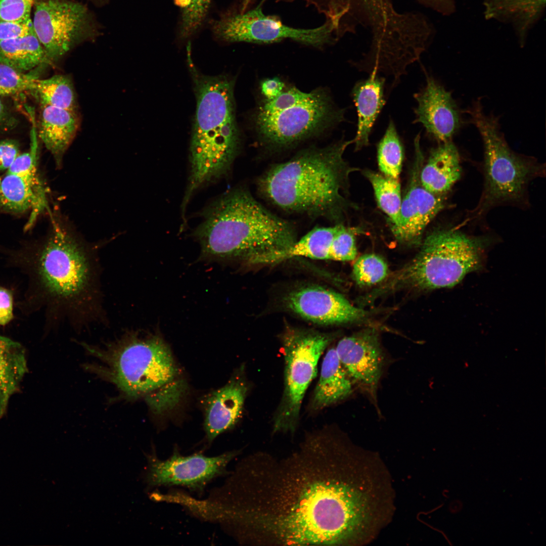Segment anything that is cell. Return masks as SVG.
<instances>
[{"label": "cell", "instance_id": "cell-1", "mask_svg": "<svg viewBox=\"0 0 546 546\" xmlns=\"http://www.w3.org/2000/svg\"><path fill=\"white\" fill-rule=\"evenodd\" d=\"M223 517L242 543L358 545L372 539L386 506L368 452L338 435L311 434L278 458L257 452L227 482Z\"/></svg>", "mask_w": 546, "mask_h": 546}, {"label": "cell", "instance_id": "cell-2", "mask_svg": "<svg viewBox=\"0 0 546 546\" xmlns=\"http://www.w3.org/2000/svg\"><path fill=\"white\" fill-rule=\"evenodd\" d=\"M353 139L321 149H309L271 166L258 179L262 196L290 212L323 217L341 223L349 202L350 174L358 170L344 159Z\"/></svg>", "mask_w": 546, "mask_h": 546}, {"label": "cell", "instance_id": "cell-3", "mask_svg": "<svg viewBox=\"0 0 546 546\" xmlns=\"http://www.w3.org/2000/svg\"><path fill=\"white\" fill-rule=\"evenodd\" d=\"M97 250L65 219L54 217L37 260L43 292L73 326L106 322Z\"/></svg>", "mask_w": 546, "mask_h": 546}, {"label": "cell", "instance_id": "cell-4", "mask_svg": "<svg viewBox=\"0 0 546 546\" xmlns=\"http://www.w3.org/2000/svg\"><path fill=\"white\" fill-rule=\"evenodd\" d=\"M202 218L194 235L208 259H243L250 263L286 250L296 241L290 223L271 213L243 189L216 199Z\"/></svg>", "mask_w": 546, "mask_h": 546}, {"label": "cell", "instance_id": "cell-5", "mask_svg": "<svg viewBox=\"0 0 546 546\" xmlns=\"http://www.w3.org/2000/svg\"><path fill=\"white\" fill-rule=\"evenodd\" d=\"M188 52L196 99L190 146V174L183 204L200 186L227 174L240 148L236 120L234 80L225 75L199 72Z\"/></svg>", "mask_w": 546, "mask_h": 546}, {"label": "cell", "instance_id": "cell-6", "mask_svg": "<svg viewBox=\"0 0 546 546\" xmlns=\"http://www.w3.org/2000/svg\"><path fill=\"white\" fill-rule=\"evenodd\" d=\"M98 358L96 372L125 395L146 396L153 411H162L164 402H173L178 376L171 352L157 334L128 331L102 348L87 345Z\"/></svg>", "mask_w": 546, "mask_h": 546}, {"label": "cell", "instance_id": "cell-7", "mask_svg": "<svg viewBox=\"0 0 546 546\" xmlns=\"http://www.w3.org/2000/svg\"><path fill=\"white\" fill-rule=\"evenodd\" d=\"M486 243L457 226L438 228L423 239L416 255L366 295L370 301L397 291L450 288L481 266Z\"/></svg>", "mask_w": 546, "mask_h": 546}, {"label": "cell", "instance_id": "cell-8", "mask_svg": "<svg viewBox=\"0 0 546 546\" xmlns=\"http://www.w3.org/2000/svg\"><path fill=\"white\" fill-rule=\"evenodd\" d=\"M465 112L483 142L484 178L480 200L469 212L466 221L481 218L496 206L526 205L530 182L545 175L544 164L510 148L500 130L498 118L485 113L480 99Z\"/></svg>", "mask_w": 546, "mask_h": 546}, {"label": "cell", "instance_id": "cell-9", "mask_svg": "<svg viewBox=\"0 0 546 546\" xmlns=\"http://www.w3.org/2000/svg\"><path fill=\"white\" fill-rule=\"evenodd\" d=\"M334 336L299 331L284 336V390L274 417V433L295 432L305 394L317 374L318 360Z\"/></svg>", "mask_w": 546, "mask_h": 546}, {"label": "cell", "instance_id": "cell-10", "mask_svg": "<svg viewBox=\"0 0 546 546\" xmlns=\"http://www.w3.org/2000/svg\"><path fill=\"white\" fill-rule=\"evenodd\" d=\"M256 131L268 145L290 146L320 133L344 119V110L336 108L324 90L305 93L293 104L272 111L257 110Z\"/></svg>", "mask_w": 546, "mask_h": 546}, {"label": "cell", "instance_id": "cell-11", "mask_svg": "<svg viewBox=\"0 0 546 546\" xmlns=\"http://www.w3.org/2000/svg\"><path fill=\"white\" fill-rule=\"evenodd\" d=\"M32 22L34 34L53 63L78 44L101 35L96 17L74 0H37Z\"/></svg>", "mask_w": 546, "mask_h": 546}, {"label": "cell", "instance_id": "cell-12", "mask_svg": "<svg viewBox=\"0 0 546 546\" xmlns=\"http://www.w3.org/2000/svg\"><path fill=\"white\" fill-rule=\"evenodd\" d=\"M211 28L216 38L228 42L271 43L289 39L322 47L331 42L335 34L329 22L314 28H296L284 24L277 16L265 15L258 5L223 15L214 21Z\"/></svg>", "mask_w": 546, "mask_h": 546}, {"label": "cell", "instance_id": "cell-13", "mask_svg": "<svg viewBox=\"0 0 546 546\" xmlns=\"http://www.w3.org/2000/svg\"><path fill=\"white\" fill-rule=\"evenodd\" d=\"M239 453L234 450L215 457L198 453L184 456L174 449L170 458L163 460L153 450L145 454L148 466L144 481L149 488L177 485L201 492L210 481L226 472L228 465Z\"/></svg>", "mask_w": 546, "mask_h": 546}, {"label": "cell", "instance_id": "cell-14", "mask_svg": "<svg viewBox=\"0 0 546 546\" xmlns=\"http://www.w3.org/2000/svg\"><path fill=\"white\" fill-rule=\"evenodd\" d=\"M418 134L414 140L415 156L405 195L402 198L398 224L392 226L395 239L408 247L420 246L424 232L445 206V196L433 194L422 185L420 173L424 156Z\"/></svg>", "mask_w": 546, "mask_h": 546}, {"label": "cell", "instance_id": "cell-15", "mask_svg": "<svg viewBox=\"0 0 546 546\" xmlns=\"http://www.w3.org/2000/svg\"><path fill=\"white\" fill-rule=\"evenodd\" d=\"M335 350L355 388L377 407V391L384 370L385 355L376 327L368 326L343 337Z\"/></svg>", "mask_w": 546, "mask_h": 546}, {"label": "cell", "instance_id": "cell-16", "mask_svg": "<svg viewBox=\"0 0 546 546\" xmlns=\"http://www.w3.org/2000/svg\"><path fill=\"white\" fill-rule=\"evenodd\" d=\"M287 307L302 317L324 325L369 324L372 312L351 304L336 292L309 286L293 291L285 299Z\"/></svg>", "mask_w": 546, "mask_h": 546}, {"label": "cell", "instance_id": "cell-17", "mask_svg": "<svg viewBox=\"0 0 546 546\" xmlns=\"http://www.w3.org/2000/svg\"><path fill=\"white\" fill-rule=\"evenodd\" d=\"M418 103L415 122L421 123L438 142L451 140L461 125L459 107L451 94L433 77L427 76L426 84L414 95Z\"/></svg>", "mask_w": 546, "mask_h": 546}, {"label": "cell", "instance_id": "cell-18", "mask_svg": "<svg viewBox=\"0 0 546 546\" xmlns=\"http://www.w3.org/2000/svg\"><path fill=\"white\" fill-rule=\"evenodd\" d=\"M242 374L238 373L206 400L204 430L209 443L234 427L241 417L248 390Z\"/></svg>", "mask_w": 546, "mask_h": 546}, {"label": "cell", "instance_id": "cell-19", "mask_svg": "<svg viewBox=\"0 0 546 546\" xmlns=\"http://www.w3.org/2000/svg\"><path fill=\"white\" fill-rule=\"evenodd\" d=\"M462 171L459 152L451 140L431 151L421 169L420 180L430 193L445 196L460 179Z\"/></svg>", "mask_w": 546, "mask_h": 546}, {"label": "cell", "instance_id": "cell-20", "mask_svg": "<svg viewBox=\"0 0 546 546\" xmlns=\"http://www.w3.org/2000/svg\"><path fill=\"white\" fill-rule=\"evenodd\" d=\"M385 82L384 77L372 71L368 78L356 82L352 90L358 116L357 131L353 139L356 151L369 145L374 123L385 104Z\"/></svg>", "mask_w": 546, "mask_h": 546}, {"label": "cell", "instance_id": "cell-21", "mask_svg": "<svg viewBox=\"0 0 546 546\" xmlns=\"http://www.w3.org/2000/svg\"><path fill=\"white\" fill-rule=\"evenodd\" d=\"M46 194L37 171L7 173L0 184V208L9 212L20 213L29 210L34 214L45 205Z\"/></svg>", "mask_w": 546, "mask_h": 546}, {"label": "cell", "instance_id": "cell-22", "mask_svg": "<svg viewBox=\"0 0 546 546\" xmlns=\"http://www.w3.org/2000/svg\"><path fill=\"white\" fill-rule=\"evenodd\" d=\"M77 113L52 106H41L38 135L60 166L63 156L78 129Z\"/></svg>", "mask_w": 546, "mask_h": 546}, {"label": "cell", "instance_id": "cell-23", "mask_svg": "<svg viewBox=\"0 0 546 546\" xmlns=\"http://www.w3.org/2000/svg\"><path fill=\"white\" fill-rule=\"evenodd\" d=\"M355 387L338 357L335 348L327 351L323 360L320 376L315 388L311 408L317 411L349 397Z\"/></svg>", "mask_w": 546, "mask_h": 546}, {"label": "cell", "instance_id": "cell-24", "mask_svg": "<svg viewBox=\"0 0 546 546\" xmlns=\"http://www.w3.org/2000/svg\"><path fill=\"white\" fill-rule=\"evenodd\" d=\"M27 372L24 347L0 335V419L6 413L10 397L19 391Z\"/></svg>", "mask_w": 546, "mask_h": 546}, {"label": "cell", "instance_id": "cell-25", "mask_svg": "<svg viewBox=\"0 0 546 546\" xmlns=\"http://www.w3.org/2000/svg\"><path fill=\"white\" fill-rule=\"evenodd\" d=\"M342 223L329 227L315 228L289 248L280 252L258 257L252 263H269L295 257L315 259H329L332 240Z\"/></svg>", "mask_w": 546, "mask_h": 546}, {"label": "cell", "instance_id": "cell-26", "mask_svg": "<svg viewBox=\"0 0 546 546\" xmlns=\"http://www.w3.org/2000/svg\"><path fill=\"white\" fill-rule=\"evenodd\" d=\"M0 62L23 72L53 63L34 32L0 41Z\"/></svg>", "mask_w": 546, "mask_h": 546}, {"label": "cell", "instance_id": "cell-27", "mask_svg": "<svg viewBox=\"0 0 546 546\" xmlns=\"http://www.w3.org/2000/svg\"><path fill=\"white\" fill-rule=\"evenodd\" d=\"M545 0H484L486 19L508 20L522 34L536 20L545 7Z\"/></svg>", "mask_w": 546, "mask_h": 546}, {"label": "cell", "instance_id": "cell-28", "mask_svg": "<svg viewBox=\"0 0 546 546\" xmlns=\"http://www.w3.org/2000/svg\"><path fill=\"white\" fill-rule=\"evenodd\" d=\"M33 91L41 106H52L77 113L75 92L69 76L59 74L47 79L37 78Z\"/></svg>", "mask_w": 546, "mask_h": 546}, {"label": "cell", "instance_id": "cell-29", "mask_svg": "<svg viewBox=\"0 0 546 546\" xmlns=\"http://www.w3.org/2000/svg\"><path fill=\"white\" fill-rule=\"evenodd\" d=\"M362 173L372 185L379 207L388 216L392 226L397 225L402 200L399 178H391L371 170H364Z\"/></svg>", "mask_w": 546, "mask_h": 546}, {"label": "cell", "instance_id": "cell-30", "mask_svg": "<svg viewBox=\"0 0 546 546\" xmlns=\"http://www.w3.org/2000/svg\"><path fill=\"white\" fill-rule=\"evenodd\" d=\"M403 158L402 145L395 124L390 120L386 131L377 146L379 169L384 175L399 178Z\"/></svg>", "mask_w": 546, "mask_h": 546}, {"label": "cell", "instance_id": "cell-31", "mask_svg": "<svg viewBox=\"0 0 546 546\" xmlns=\"http://www.w3.org/2000/svg\"><path fill=\"white\" fill-rule=\"evenodd\" d=\"M390 274L387 262L380 256L370 253L361 255L353 265L352 276L360 287L379 285Z\"/></svg>", "mask_w": 546, "mask_h": 546}, {"label": "cell", "instance_id": "cell-32", "mask_svg": "<svg viewBox=\"0 0 546 546\" xmlns=\"http://www.w3.org/2000/svg\"><path fill=\"white\" fill-rule=\"evenodd\" d=\"M180 10L179 34L187 39L201 28L208 14L211 0H174Z\"/></svg>", "mask_w": 546, "mask_h": 546}, {"label": "cell", "instance_id": "cell-33", "mask_svg": "<svg viewBox=\"0 0 546 546\" xmlns=\"http://www.w3.org/2000/svg\"><path fill=\"white\" fill-rule=\"evenodd\" d=\"M37 78L33 74L18 71L0 62V96H13L33 90Z\"/></svg>", "mask_w": 546, "mask_h": 546}, {"label": "cell", "instance_id": "cell-34", "mask_svg": "<svg viewBox=\"0 0 546 546\" xmlns=\"http://www.w3.org/2000/svg\"><path fill=\"white\" fill-rule=\"evenodd\" d=\"M341 224L335 235L329 250V259L347 261L354 260L357 255L355 232Z\"/></svg>", "mask_w": 546, "mask_h": 546}, {"label": "cell", "instance_id": "cell-35", "mask_svg": "<svg viewBox=\"0 0 546 546\" xmlns=\"http://www.w3.org/2000/svg\"><path fill=\"white\" fill-rule=\"evenodd\" d=\"M37 0H0V20L17 21L29 17Z\"/></svg>", "mask_w": 546, "mask_h": 546}, {"label": "cell", "instance_id": "cell-36", "mask_svg": "<svg viewBox=\"0 0 546 546\" xmlns=\"http://www.w3.org/2000/svg\"><path fill=\"white\" fill-rule=\"evenodd\" d=\"M33 33L31 17L17 21L0 20V41L18 38Z\"/></svg>", "mask_w": 546, "mask_h": 546}, {"label": "cell", "instance_id": "cell-37", "mask_svg": "<svg viewBox=\"0 0 546 546\" xmlns=\"http://www.w3.org/2000/svg\"><path fill=\"white\" fill-rule=\"evenodd\" d=\"M19 154L16 142L5 140L0 142V171L8 169Z\"/></svg>", "mask_w": 546, "mask_h": 546}, {"label": "cell", "instance_id": "cell-38", "mask_svg": "<svg viewBox=\"0 0 546 546\" xmlns=\"http://www.w3.org/2000/svg\"><path fill=\"white\" fill-rule=\"evenodd\" d=\"M13 295L12 292L0 287V325L5 326L13 318Z\"/></svg>", "mask_w": 546, "mask_h": 546}, {"label": "cell", "instance_id": "cell-39", "mask_svg": "<svg viewBox=\"0 0 546 546\" xmlns=\"http://www.w3.org/2000/svg\"><path fill=\"white\" fill-rule=\"evenodd\" d=\"M284 87V83L277 78L266 79L260 83L261 92L267 100L278 96L283 90Z\"/></svg>", "mask_w": 546, "mask_h": 546}, {"label": "cell", "instance_id": "cell-40", "mask_svg": "<svg viewBox=\"0 0 546 546\" xmlns=\"http://www.w3.org/2000/svg\"><path fill=\"white\" fill-rule=\"evenodd\" d=\"M5 109L4 105L0 99V125L3 123L5 117Z\"/></svg>", "mask_w": 546, "mask_h": 546}, {"label": "cell", "instance_id": "cell-41", "mask_svg": "<svg viewBox=\"0 0 546 546\" xmlns=\"http://www.w3.org/2000/svg\"><path fill=\"white\" fill-rule=\"evenodd\" d=\"M98 6H102L108 3L109 0H88Z\"/></svg>", "mask_w": 546, "mask_h": 546}, {"label": "cell", "instance_id": "cell-42", "mask_svg": "<svg viewBox=\"0 0 546 546\" xmlns=\"http://www.w3.org/2000/svg\"><path fill=\"white\" fill-rule=\"evenodd\" d=\"M422 2L431 4H437L446 1L447 0H420Z\"/></svg>", "mask_w": 546, "mask_h": 546}, {"label": "cell", "instance_id": "cell-43", "mask_svg": "<svg viewBox=\"0 0 546 546\" xmlns=\"http://www.w3.org/2000/svg\"><path fill=\"white\" fill-rule=\"evenodd\" d=\"M300 1H304V2H313V1H317V0H300Z\"/></svg>", "mask_w": 546, "mask_h": 546}, {"label": "cell", "instance_id": "cell-44", "mask_svg": "<svg viewBox=\"0 0 546 546\" xmlns=\"http://www.w3.org/2000/svg\"><path fill=\"white\" fill-rule=\"evenodd\" d=\"M1 179L2 178L0 177V184H1Z\"/></svg>", "mask_w": 546, "mask_h": 546}]
</instances>
